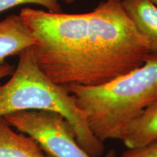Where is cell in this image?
<instances>
[{
    "mask_svg": "<svg viewBox=\"0 0 157 157\" xmlns=\"http://www.w3.org/2000/svg\"><path fill=\"white\" fill-rule=\"evenodd\" d=\"M19 15L36 40L39 67L63 87L107 83L140 67L151 53L119 0L81 14L24 7Z\"/></svg>",
    "mask_w": 157,
    "mask_h": 157,
    "instance_id": "cell-1",
    "label": "cell"
},
{
    "mask_svg": "<svg viewBox=\"0 0 157 157\" xmlns=\"http://www.w3.org/2000/svg\"><path fill=\"white\" fill-rule=\"evenodd\" d=\"M66 89L97 138L119 140L127 125L157 101V55L151 53L140 67L107 83Z\"/></svg>",
    "mask_w": 157,
    "mask_h": 157,
    "instance_id": "cell-2",
    "label": "cell"
},
{
    "mask_svg": "<svg viewBox=\"0 0 157 157\" xmlns=\"http://www.w3.org/2000/svg\"><path fill=\"white\" fill-rule=\"evenodd\" d=\"M34 46L19 55L10 78L0 84V117L29 110L58 113L72 125L82 148L92 157H102L105 146L92 132L85 113L66 87L54 83L40 69Z\"/></svg>",
    "mask_w": 157,
    "mask_h": 157,
    "instance_id": "cell-3",
    "label": "cell"
},
{
    "mask_svg": "<svg viewBox=\"0 0 157 157\" xmlns=\"http://www.w3.org/2000/svg\"><path fill=\"white\" fill-rule=\"evenodd\" d=\"M3 117L13 128L32 137L48 157H92L78 144L72 125L58 113L29 110ZM103 157H116L115 151Z\"/></svg>",
    "mask_w": 157,
    "mask_h": 157,
    "instance_id": "cell-4",
    "label": "cell"
},
{
    "mask_svg": "<svg viewBox=\"0 0 157 157\" xmlns=\"http://www.w3.org/2000/svg\"><path fill=\"white\" fill-rule=\"evenodd\" d=\"M36 44L34 36L19 15H10L0 21V66L7 57L19 56Z\"/></svg>",
    "mask_w": 157,
    "mask_h": 157,
    "instance_id": "cell-5",
    "label": "cell"
},
{
    "mask_svg": "<svg viewBox=\"0 0 157 157\" xmlns=\"http://www.w3.org/2000/svg\"><path fill=\"white\" fill-rule=\"evenodd\" d=\"M119 140L127 148L143 146L157 140V101L127 125Z\"/></svg>",
    "mask_w": 157,
    "mask_h": 157,
    "instance_id": "cell-6",
    "label": "cell"
},
{
    "mask_svg": "<svg viewBox=\"0 0 157 157\" xmlns=\"http://www.w3.org/2000/svg\"><path fill=\"white\" fill-rule=\"evenodd\" d=\"M127 16L146 37L151 53L157 55V6L149 0H122Z\"/></svg>",
    "mask_w": 157,
    "mask_h": 157,
    "instance_id": "cell-7",
    "label": "cell"
},
{
    "mask_svg": "<svg viewBox=\"0 0 157 157\" xmlns=\"http://www.w3.org/2000/svg\"><path fill=\"white\" fill-rule=\"evenodd\" d=\"M0 157H48L32 137L15 131L0 117Z\"/></svg>",
    "mask_w": 157,
    "mask_h": 157,
    "instance_id": "cell-8",
    "label": "cell"
},
{
    "mask_svg": "<svg viewBox=\"0 0 157 157\" xmlns=\"http://www.w3.org/2000/svg\"><path fill=\"white\" fill-rule=\"evenodd\" d=\"M26 4L43 6L48 11L52 13L61 12L59 0H0V13L17 6Z\"/></svg>",
    "mask_w": 157,
    "mask_h": 157,
    "instance_id": "cell-9",
    "label": "cell"
},
{
    "mask_svg": "<svg viewBox=\"0 0 157 157\" xmlns=\"http://www.w3.org/2000/svg\"><path fill=\"white\" fill-rule=\"evenodd\" d=\"M119 157H157V140L143 146L127 148Z\"/></svg>",
    "mask_w": 157,
    "mask_h": 157,
    "instance_id": "cell-10",
    "label": "cell"
},
{
    "mask_svg": "<svg viewBox=\"0 0 157 157\" xmlns=\"http://www.w3.org/2000/svg\"><path fill=\"white\" fill-rule=\"evenodd\" d=\"M15 70V66L8 63H5L0 66V79L5 76H11Z\"/></svg>",
    "mask_w": 157,
    "mask_h": 157,
    "instance_id": "cell-11",
    "label": "cell"
},
{
    "mask_svg": "<svg viewBox=\"0 0 157 157\" xmlns=\"http://www.w3.org/2000/svg\"><path fill=\"white\" fill-rule=\"evenodd\" d=\"M63 1L66 3H72L74 1H76V0H63ZM119 1H122V0H119Z\"/></svg>",
    "mask_w": 157,
    "mask_h": 157,
    "instance_id": "cell-12",
    "label": "cell"
},
{
    "mask_svg": "<svg viewBox=\"0 0 157 157\" xmlns=\"http://www.w3.org/2000/svg\"><path fill=\"white\" fill-rule=\"evenodd\" d=\"M150 2H151L153 4H154L155 5L157 6V0H149Z\"/></svg>",
    "mask_w": 157,
    "mask_h": 157,
    "instance_id": "cell-13",
    "label": "cell"
}]
</instances>
